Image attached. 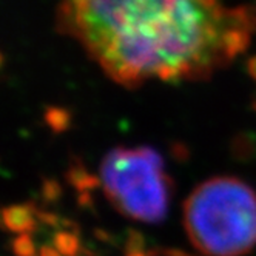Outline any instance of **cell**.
Here are the masks:
<instances>
[{"label": "cell", "mask_w": 256, "mask_h": 256, "mask_svg": "<svg viewBox=\"0 0 256 256\" xmlns=\"http://www.w3.org/2000/svg\"><path fill=\"white\" fill-rule=\"evenodd\" d=\"M59 26L124 86L207 78L247 48V8L218 0H60Z\"/></svg>", "instance_id": "cell-1"}, {"label": "cell", "mask_w": 256, "mask_h": 256, "mask_svg": "<svg viewBox=\"0 0 256 256\" xmlns=\"http://www.w3.org/2000/svg\"><path fill=\"white\" fill-rule=\"evenodd\" d=\"M184 226L202 254L244 256L256 247V193L236 178H212L187 198Z\"/></svg>", "instance_id": "cell-2"}, {"label": "cell", "mask_w": 256, "mask_h": 256, "mask_svg": "<svg viewBox=\"0 0 256 256\" xmlns=\"http://www.w3.org/2000/svg\"><path fill=\"white\" fill-rule=\"evenodd\" d=\"M100 184L120 213L156 224L167 214L170 179L162 158L152 148H114L100 164Z\"/></svg>", "instance_id": "cell-3"}, {"label": "cell", "mask_w": 256, "mask_h": 256, "mask_svg": "<svg viewBox=\"0 0 256 256\" xmlns=\"http://www.w3.org/2000/svg\"><path fill=\"white\" fill-rule=\"evenodd\" d=\"M4 221L10 230L20 232L22 234L36 228V221L32 218V213L28 212L25 207H12L10 210H5Z\"/></svg>", "instance_id": "cell-4"}, {"label": "cell", "mask_w": 256, "mask_h": 256, "mask_svg": "<svg viewBox=\"0 0 256 256\" xmlns=\"http://www.w3.org/2000/svg\"><path fill=\"white\" fill-rule=\"evenodd\" d=\"M54 242H56V248L65 256H76L79 252L78 238L71 233H59Z\"/></svg>", "instance_id": "cell-5"}, {"label": "cell", "mask_w": 256, "mask_h": 256, "mask_svg": "<svg viewBox=\"0 0 256 256\" xmlns=\"http://www.w3.org/2000/svg\"><path fill=\"white\" fill-rule=\"evenodd\" d=\"M12 248H14V253L17 256H32L34 254V244L26 233H24L17 238L12 244Z\"/></svg>", "instance_id": "cell-6"}, {"label": "cell", "mask_w": 256, "mask_h": 256, "mask_svg": "<svg viewBox=\"0 0 256 256\" xmlns=\"http://www.w3.org/2000/svg\"><path fill=\"white\" fill-rule=\"evenodd\" d=\"M62 253L56 248H52V247H44L42 252H40V256H60Z\"/></svg>", "instance_id": "cell-7"}]
</instances>
